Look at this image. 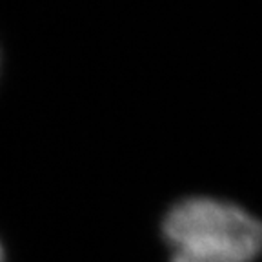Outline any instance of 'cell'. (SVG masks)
<instances>
[{
	"label": "cell",
	"mask_w": 262,
	"mask_h": 262,
	"mask_svg": "<svg viewBox=\"0 0 262 262\" xmlns=\"http://www.w3.org/2000/svg\"><path fill=\"white\" fill-rule=\"evenodd\" d=\"M169 262H253L262 253V222L231 202L191 196L162 224Z\"/></svg>",
	"instance_id": "obj_1"
},
{
	"label": "cell",
	"mask_w": 262,
	"mask_h": 262,
	"mask_svg": "<svg viewBox=\"0 0 262 262\" xmlns=\"http://www.w3.org/2000/svg\"><path fill=\"white\" fill-rule=\"evenodd\" d=\"M0 262H4V253H2V246H0Z\"/></svg>",
	"instance_id": "obj_2"
}]
</instances>
